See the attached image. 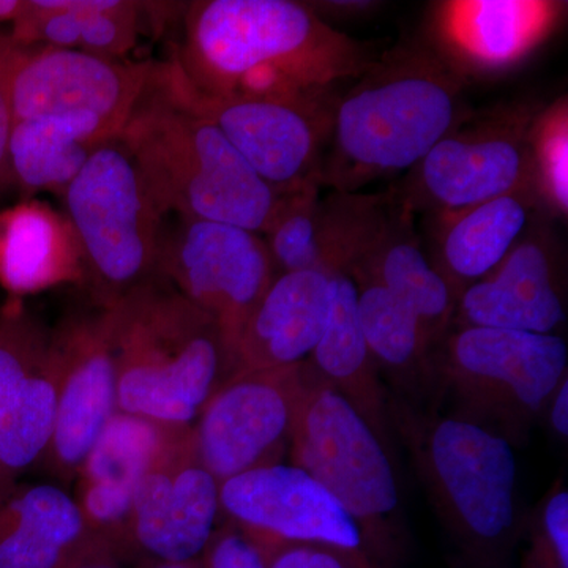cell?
Segmentation results:
<instances>
[{
  "label": "cell",
  "instance_id": "1",
  "mask_svg": "<svg viewBox=\"0 0 568 568\" xmlns=\"http://www.w3.org/2000/svg\"><path fill=\"white\" fill-rule=\"evenodd\" d=\"M183 20L173 61L209 95L328 102L334 85L354 81L375 61L304 2L201 0Z\"/></svg>",
  "mask_w": 568,
  "mask_h": 568
},
{
  "label": "cell",
  "instance_id": "2",
  "mask_svg": "<svg viewBox=\"0 0 568 568\" xmlns=\"http://www.w3.org/2000/svg\"><path fill=\"white\" fill-rule=\"evenodd\" d=\"M465 80L432 44H403L375 59L338 97L321 186L354 194L413 170L469 114Z\"/></svg>",
  "mask_w": 568,
  "mask_h": 568
},
{
  "label": "cell",
  "instance_id": "3",
  "mask_svg": "<svg viewBox=\"0 0 568 568\" xmlns=\"http://www.w3.org/2000/svg\"><path fill=\"white\" fill-rule=\"evenodd\" d=\"M405 444L463 568H514L525 534L514 446L481 426L388 392Z\"/></svg>",
  "mask_w": 568,
  "mask_h": 568
},
{
  "label": "cell",
  "instance_id": "4",
  "mask_svg": "<svg viewBox=\"0 0 568 568\" xmlns=\"http://www.w3.org/2000/svg\"><path fill=\"white\" fill-rule=\"evenodd\" d=\"M106 308L118 409L193 428L205 403L235 375L220 325L160 275Z\"/></svg>",
  "mask_w": 568,
  "mask_h": 568
},
{
  "label": "cell",
  "instance_id": "5",
  "mask_svg": "<svg viewBox=\"0 0 568 568\" xmlns=\"http://www.w3.org/2000/svg\"><path fill=\"white\" fill-rule=\"evenodd\" d=\"M119 136L163 219L174 213L264 234L278 194L216 126L166 97L153 74Z\"/></svg>",
  "mask_w": 568,
  "mask_h": 568
},
{
  "label": "cell",
  "instance_id": "6",
  "mask_svg": "<svg viewBox=\"0 0 568 568\" xmlns=\"http://www.w3.org/2000/svg\"><path fill=\"white\" fill-rule=\"evenodd\" d=\"M568 376L560 335L506 328H452L435 355V402L447 416L525 446L549 396Z\"/></svg>",
  "mask_w": 568,
  "mask_h": 568
},
{
  "label": "cell",
  "instance_id": "7",
  "mask_svg": "<svg viewBox=\"0 0 568 568\" xmlns=\"http://www.w3.org/2000/svg\"><path fill=\"white\" fill-rule=\"evenodd\" d=\"M291 465L320 481L357 523L366 552L384 568L402 547V510L387 447L353 405L304 364Z\"/></svg>",
  "mask_w": 568,
  "mask_h": 568
},
{
  "label": "cell",
  "instance_id": "8",
  "mask_svg": "<svg viewBox=\"0 0 568 568\" xmlns=\"http://www.w3.org/2000/svg\"><path fill=\"white\" fill-rule=\"evenodd\" d=\"M62 197L97 305L115 304L159 275L164 219L121 136L92 153Z\"/></svg>",
  "mask_w": 568,
  "mask_h": 568
},
{
  "label": "cell",
  "instance_id": "9",
  "mask_svg": "<svg viewBox=\"0 0 568 568\" xmlns=\"http://www.w3.org/2000/svg\"><path fill=\"white\" fill-rule=\"evenodd\" d=\"M526 104L469 114L407 174L394 197L407 212L465 211L506 194H536ZM538 200V197H537Z\"/></svg>",
  "mask_w": 568,
  "mask_h": 568
},
{
  "label": "cell",
  "instance_id": "10",
  "mask_svg": "<svg viewBox=\"0 0 568 568\" xmlns=\"http://www.w3.org/2000/svg\"><path fill=\"white\" fill-rule=\"evenodd\" d=\"M153 80L179 106L216 126L276 194L320 183L336 99L284 102L209 95L183 77L173 58L155 62Z\"/></svg>",
  "mask_w": 568,
  "mask_h": 568
},
{
  "label": "cell",
  "instance_id": "11",
  "mask_svg": "<svg viewBox=\"0 0 568 568\" xmlns=\"http://www.w3.org/2000/svg\"><path fill=\"white\" fill-rule=\"evenodd\" d=\"M159 275L216 321L234 347L278 271L261 234L233 224L175 216L162 226Z\"/></svg>",
  "mask_w": 568,
  "mask_h": 568
},
{
  "label": "cell",
  "instance_id": "12",
  "mask_svg": "<svg viewBox=\"0 0 568 568\" xmlns=\"http://www.w3.org/2000/svg\"><path fill=\"white\" fill-rule=\"evenodd\" d=\"M304 364L235 373L205 403L193 425L194 454L220 484L290 454Z\"/></svg>",
  "mask_w": 568,
  "mask_h": 568
},
{
  "label": "cell",
  "instance_id": "13",
  "mask_svg": "<svg viewBox=\"0 0 568 568\" xmlns=\"http://www.w3.org/2000/svg\"><path fill=\"white\" fill-rule=\"evenodd\" d=\"M59 354V394L54 433L43 463L67 485L110 418L118 413V369L106 306L73 313L52 328Z\"/></svg>",
  "mask_w": 568,
  "mask_h": 568
},
{
  "label": "cell",
  "instance_id": "14",
  "mask_svg": "<svg viewBox=\"0 0 568 568\" xmlns=\"http://www.w3.org/2000/svg\"><path fill=\"white\" fill-rule=\"evenodd\" d=\"M155 62H123L77 50L22 47L13 80V121L88 111L121 134L151 84Z\"/></svg>",
  "mask_w": 568,
  "mask_h": 568
},
{
  "label": "cell",
  "instance_id": "15",
  "mask_svg": "<svg viewBox=\"0 0 568 568\" xmlns=\"http://www.w3.org/2000/svg\"><path fill=\"white\" fill-rule=\"evenodd\" d=\"M220 504L224 519L244 530L365 549L345 507L294 465L276 463L227 478L220 484Z\"/></svg>",
  "mask_w": 568,
  "mask_h": 568
},
{
  "label": "cell",
  "instance_id": "16",
  "mask_svg": "<svg viewBox=\"0 0 568 568\" xmlns=\"http://www.w3.org/2000/svg\"><path fill=\"white\" fill-rule=\"evenodd\" d=\"M222 517L220 481L194 454L192 433L190 444L136 485L134 547L155 562H194L203 558Z\"/></svg>",
  "mask_w": 568,
  "mask_h": 568
},
{
  "label": "cell",
  "instance_id": "17",
  "mask_svg": "<svg viewBox=\"0 0 568 568\" xmlns=\"http://www.w3.org/2000/svg\"><path fill=\"white\" fill-rule=\"evenodd\" d=\"M564 6L544 0H455L437 3L433 48L465 80L466 74L511 69L541 43Z\"/></svg>",
  "mask_w": 568,
  "mask_h": 568
},
{
  "label": "cell",
  "instance_id": "18",
  "mask_svg": "<svg viewBox=\"0 0 568 568\" xmlns=\"http://www.w3.org/2000/svg\"><path fill=\"white\" fill-rule=\"evenodd\" d=\"M566 323L562 286L549 242L530 234L457 301L454 327H489L555 335Z\"/></svg>",
  "mask_w": 568,
  "mask_h": 568
},
{
  "label": "cell",
  "instance_id": "19",
  "mask_svg": "<svg viewBox=\"0 0 568 568\" xmlns=\"http://www.w3.org/2000/svg\"><path fill=\"white\" fill-rule=\"evenodd\" d=\"M410 216L394 194H387L386 207L347 275L386 287L414 313L437 349L454 327L457 295L426 256Z\"/></svg>",
  "mask_w": 568,
  "mask_h": 568
},
{
  "label": "cell",
  "instance_id": "20",
  "mask_svg": "<svg viewBox=\"0 0 568 568\" xmlns=\"http://www.w3.org/2000/svg\"><path fill=\"white\" fill-rule=\"evenodd\" d=\"M334 291V275L325 272L278 274L235 343V373L305 362L324 334Z\"/></svg>",
  "mask_w": 568,
  "mask_h": 568
},
{
  "label": "cell",
  "instance_id": "21",
  "mask_svg": "<svg viewBox=\"0 0 568 568\" xmlns=\"http://www.w3.org/2000/svg\"><path fill=\"white\" fill-rule=\"evenodd\" d=\"M99 544L58 485L20 484L0 503V568H69Z\"/></svg>",
  "mask_w": 568,
  "mask_h": 568
},
{
  "label": "cell",
  "instance_id": "22",
  "mask_svg": "<svg viewBox=\"0 0 568 568\" xmlns=\"http://www.w3.org/2000/svg\"><path fill=\"white\" fill-rule=\"evenodd\" d=\"M70 283H85V267L69 219L36 200L0 212V286L11 298Z\"/></svg>",
  "mask_w": 568,
  "mask_h": 568
},
{
  "label": "cell",
  "instance_id": "23",
  "mask_svg": "<svg viewBox=\"0 0 568 568\" xmlns=\"http://www.w3.org/2000/svg\"><path fill=\"white\" fill-rule=\"evenodd\" d=\"M536 194L515 193L495 197L465 211L436 215L437 256L432 260L457 295L485 278L506 260L523 237Z\"/></svg>",
  "mask_w": 568,
  "mask_h": 568
},
{
  "label": "cell",
  "instance_id": "24",
  "mask_svg": "<svg viewBox=\"0 0 568 568\" xmlns=\"http://www.w3.org/2000/svg\"><path fill=\"white\" fill-rule=\"evenodd\" d=\"M354 283L358 324L381 377L390 381V394L417 407H432L437 349L424 327L386 287L373 282Z\"/></svg>",
  "mask_w": 568,
  "mask_h": 568
},
{
  "label": "cell",
  "instance_id": "25",
  "mask_svg": "<svg viewBox=\"0 0 568 568\" xmlns=\"http://www.w3.org/2000/svg\"><path fill=\"white\" fill-rule=\"evenodd\" d=\"M334 304L324 334L306 361L336 388L390 446L388 392L369 354L357 316V286L346 274L334 275Z\"/></svg>",
  "mask_w": 568,
  "mask_h": 568
},
{
  "label": "cell",
  "instance_id": "26",
  "mask_svg": "<svg viewBox=\"0 0 568 568\" xmlns=\"http://www.w3.org/2000/svg\"><path fill=\"white\" fill-rule=\"evenodd\" d=\"M115 136L118 130L88 111L14 122L10 138L13 183L28 194L40 190L63 194L92 153Z\"/></svg>",
  "mask_w": 568,
  "mask_h": 568
},
{
  "label": "cell",
  "instance_id": "27",
  "mask_svg": "<svg viewBox=\"0 0 568 568\" xmlns=\"http://www.w3.org/2000/svg\"><path fill=\"white\" fill-rule=\"evenodd\" d=\"M193 428H175L118 410L97 437L77 478L136 488L142 477L192 440Z\"/></svg>",
  "mask_w": 568,
  "mask_h": 568
},
{
  "label": "cell",
  "instance_id": "28",
  "mask_svg": "<svg viewBox=\"0 0 568 568\" xmlns=\"http://www.w3.org/2000/svg\"><path fill=\"white\" fill-rule=\"evenodd\" d=\"M59 394V354L54 338L43 362L29 375L13 416L0 439V503L43 463L54 433Z\"/></svg>",
  "mask_w": 568,
  "mask_h": 568
},
{
  "label": "cell",
  "instance_id": "29",
  "mask_svg": "<svg viewBox=\"0 0 568 568\" xmlns=\"http://www.w3.org/2000/svg\"><path fill=\"white\" fill-rule=\"evenodd\" d=\"M52 331L10 298L0 308V439L6 433L26 379L50 351Z\"/></svg>",
  "mask_w": 568,
  "mask_h": 568
},
{
  "label": "cell",
  "instance_id": "30",
  "mask_svg": "<svg viewBox=\"0 0 568 568\" xmlns=\"http://www.w3.org/2000/svg\"><path fill=\"white\" fill-rule=\"evenodd\" d=\"M534 182L538 201L566 219L568 212V104L556 100L540 108L530 129Z\"/></svg>",
  "mask_w": 568,
  "mask_h": 568
},
{
  "label": "cell",
  "instance_id": "31",
  "mask_svg": "<svg viewBox=\"0 0 568 568\" xmlns=\"http://www.w3.org/2000/svg\"><path fill=\"white\" fill-rule=\"evenodd\" d=\"M525 538L518 568H568V491L562 476L526 515Z\"/></svg>",
  "mask_w": 568,
  "mask_h": 568
},
{
  "label": "cell",
  "instance_id": "32",
  "mask_svg": "<svg viewBox=\"0 0 568 568\" xmlns=\"http://www.w3.org/2000/svg\"><path fill=\"white\" fill-rule=\"evenodd\" d=\"M142 7L126 0H92L81 13L78 51L121 61L136 43Z\"/></svg>",
  "mask_w": 568,
  "mask_h": 568
},
{
  "label": "cell",
  "instance_id": "33",
  "mask_svg": "<svg viewBox=\"0 0 568 568\" xmlns=\"http://www.w3.org/2000/svg\"><path fill=\"white\" fill-rule=\"evenodd\" d=\"M244 532L256 545L264 568H384L362 548L327 541L284 540L252 530Z\"/></svg>",
  "mask_w": 568,
  "mask_h": 568
},
{
  "label": "cell",
  "instance_id": "34",
  "mask_svg": "<svg viewBox=\"0 0 568 568\" xmlns=\"http://www.w3.org/2000/svg\"><path fill=\"white\" fill-rule=\"evenodd\" d=\"M203 568H264L256 545L244 530L224 519L201 558Z\"/></svg>",
  "mask_w": 568,
  "mask_h": 568
},
{
  "label": "cell",
  "instance_id": "35",
  "mask_svg": "<svg viewBox=\"0 0 568 568\" xmlns=\"http://www.w3.org/2000/svg\"><path fill=\"white\" fill-rule=\"evenodd\" d=\"M22 47L10 36H0V192L13 183L10 166V138L13 130L11 110V80L20 59Z\"/></svg>",
  "mask_w": 568,
  "mask_h": 568
},
{
  "label": "cell",
  "instance_id": "36",
  "mask_svg": "<svg viewBox=\"0 0 568 568\" xmlns=\"http://www.w3.org/2000/svg\"><path fill=\"white\" fill-rule=\"evenodd\" d=\"M551 432L559 439L567 440L568 437V376L556 387L552 395L549 396L547 406H545L544 416Z\"/></svg>",
  "mask_w": 568,
  "mask_h": 568
},
{
  "label": "cell",
  "instance_id": "37",
  "mask_svg": "<svg viewBox=\"0 0 568 568\" xmlns=\"http://www.w3.org/2000/svg\"><path fill=\"white\" fill-rule=\"evenodd\" d=\"M115 556L103 545H95L88 552L74 560L69 568H118Z\"/></svg>",
  "mask_w": 568,
  "mask_h": 568
},
{
  "label": "cell",
  "instance_id": "38",
  "mask_svg": "<svg viewBox=\"0 0 568 568\" xmlns=\"http://www.w3.org/2000/svg\"><path fill=\"white\" fill-rule=\"evenodd\" d=\"M313 10L325 11L328 17H335V14H358L364 13V11H369L375 9L377 6L376 2H312L308 3Z\"/></svg>",
  "mask_w": 568,
  "mask_h": 568
},
{
  "label": "cell",
  "instance_id": "39",
  "mask_svg": "<svg viewBox=\"0 0 568 568\" xmlns=\"http://www.w3.org/2000/svg\"><path fill=\"white\" fill-rule=\"evenodd\" d=\"M26 9V0H0V22H14Z\"/></svg>",
  "mask_w": 568,
  "mask_h": 568
},
{
  "label": "cell",
  "instance_id": "40",
  "mask_svg": "<svg viewBox=\"0 0 568 568\" xmlns=\"http://www.w3.org/2000/svg\"><path fill=\"white\" fill-rule=\"evenodd\" d=\"M151 568H203V564H201V559L186 564L155 562V566Z\"/></svg>",
  "mask_w": 568,
  "mask_h": 568
}]
</instances>
